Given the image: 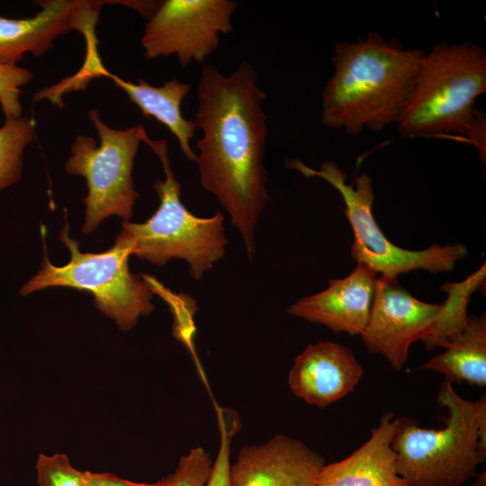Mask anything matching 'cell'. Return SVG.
<instances>
[{"mask_svg": "<svg viewBox=\"0 0 486 486\" xmlns=\"http://www.w3.org/2000/svg\"><path fill=\"white\" fill-rule=\"evenodd\" d=\"M196 94L194 122L202 131L196 141L201 184L230 214L253 259L257 223L270 200L264 166L267 125L262 102L266 94L247 61L230 75L203 66Z\"/></svg>", "mask_w": 486, "mask_h": 486, "instance_id": "6da1fadb", "label": "cell"}, {"mask_svg": "<svg viewBox=\"0 0 486 486\" xmlns=\"http://www.w3.org/2000/svg\"><path fill=\"white\" fill-rule=\"evenodd\" d=\"M424 55L375 32L338 43L334 73L321 94V122L350 135L398 124Z\"/></svg>", "mask_w": 486, "mask_h": 486, "instance_id": "7a4b0ae2", "label": "cell"}, {"mask_svg": "<svg viewBox=\"0 0 486 486\" xmlns=\"http://www.w3.org/2000/svg\"><path fill=\"white\" fill-rule=\"evenodd\" d=\"M437 402L448 411L444 428H424L400 417L392 438L396 469L408 486H462L486 458V397L467 400L445 379Z\"/></svg>", "mask_w": 486, "mask_h": 486, "instance_id": "3957f363", "label": "cell"}, {"mask_svg": "<svg viewBox=\"0 0 486 486\" xmlns=\"http://www.w3.org/2000/svg\"><path fill=\"white\" fill-rule=\"evenodd\" d=\"M139 128L140 140L158 158L165 180L153 184L160 201L156 212L143 223L124 220L122 231L130 242L132 255L156 266L183 259L191 277L201 280L225 255L229 240L224 216L217 212L211 217H197L185 208L180 198L181 184L168 158L167 140H151L142 125Z\"/></svg>", "mask_w": 486, "mask_h": 486, "instance_id": "277c9868", "label": "cell"}, {"mask_svg": "<svg viewBox=\"0 0 486 486\" xmlns=\"http://www.w3.org/2000/svg\"><path fill=\"white\" fill-rule=\"evenodd\" d=\"M485 91V50L470 41L437 43L422 58L398 130L405 136H464Z\"/></svg>", "mask_w": 486, "mask_h": 486, "instance_id": "5b68a950", "label": "cell"}, {"mask_svg": "<svg viewBox=\"0 0 486 486\" xmlns=\"http://www.w3.org/2000/svg\"><path fill=\"white\" fill-rule=\"evenodd\" d=\"M60 240L70 252V261L57 266L45 256L41 269L20 290L22 295L50 286L88 292L94 297L95 307L123 331L131 329L139 317L154 310L151 287L129 269L131 245L122 231L114 245L101 253L81 252L78 242L68 236V225L60 232Z\"/></svg>", "mask_w": 486, "mask_h": 486, "instance_id": "8992f818", "label": "cell"}, {"mask_svg": "<svg viewBox=\"0 0 486 486\" xmlns=\"http://www.w3.org/2000/svg\"><path fill=\"white\" fill-rule=\"evenodd\" d=\"M286 166L301 172L305 177L318 176L331 184L342 196L346 217L353 234L351 256L382 276L397 277L403 273L421 269L433 274L449 272L457 261L467 256L462 243L439 246L434 244L422 250L400 248L387 238L373 213L375 198L373 181L366 173L346 184V175L334 162H323L312 169L301 160L292 158Z\"/></svg>", "mask_w": 486, "mask_h": 486, "instance_id": "52a82bcc", "label": "cell"}, {"mask_svg": "<svg viewBox=\"0 0 486 486\" xmlns=\"http://www.w3.org/2000/svg\"><path fill=\"white\" fill-rule=\"evenodd\" d=\"M100 139L78 135L71 145V156L65 170L86 180L88 194L83 199L86 206L83 232L89 233L111 215L125 220L132 216L139 197L135 190L132 169L140 138L139 125L114 130L104 123L96 109L88 112Z\"/></svg>", "mask_w": 486, "mask_h": 486, "instance_id": "ba28073f", "label": "cell"}, {"mask_svg": "<svg viewBox=\"0 0 486 486\" xmlns=\"http://www.w3.org/2000/svg\"><path fill=\"white\" fill-rule=\"evenodd\" d=\"M235 0H166L148 19L140 39L147 59L176 56L182 68L202 63L232 32Z\"/></svg>", "mask_w": 486, "mask_h": 486, "instance_id": "9c48e42d", "label": "cell"}, {"mask_svg": "<svg viewBox=\"0 0 486 486\" xmlns=\"http://www.w3.org/2000/svg\"><path fill=\"white\" fill-rule=\"evenodd\" d=\"M442 306L417 299L400 285L397 277L379 275L361 339L369 352L382 356L400 371L410 346L431 334Z\"/></svg>", "mask_w": 486, "mask_h": 486, "instance_id": "30bf717a", "label": "cell"}, {"mask_svg": "<svg viewBox=\"0 0 486 486\" xmlns=\"http://www.w3.org/2000/svg\"><path fill=\"white\" fill-rule=\"evenodd\" d=\"M35 16L7 19L0 16V64L17 65L26 52L40 56L54 47V40L71 30L85 39L95 35L104 1L47 0Z\"/></svg>", "mask_w": 486, "mask_h": 486, "instance_id": "8fae6325", "label": "cell"}, {"mask_svg": "<svg viewBox=\"0 0 486 486\" xmlns=\"http://www.w3.org/2000/svg\"><path fill=\"white\" fill-rule=\"evenodd\" d=\"M324 457L303 442L276 435L242 447L230 466V486H317Z\"/></svg>", "mask_w": 486, "mask_h": 486, "instance_id": "7c38bea8", "label": "cell"}, {"mask_svg": "<svg viewBox=\"0 0 486 486\" xmlns=\"http://www.w3.org/2000/svg\"><path fill=\"white\" fill-rule=\"evenodd\" d=\"M378 274L363 264L346 277L328 282L315 294L296 301L287 312L334 333L360 336L371 313Z\"/></svg>", "mask_w": 486, "mask_h": 486, "instance_id": "4fadbf2b", "label": "cell"}, {"mask_svg": "<svg viewBox=\"0 0 486 486\" xmlns=\"http://www.w3.org/2000/svg\"><path fill=\"white\" fill-rule=\"evenodd\" d=\"M364 369L353 351L331 341L310 344L294 359L288 383L297 397L323 409L352 392Z\"/></svg>", "mask_w": 486, "mask_h": 486, "instance_id": "5bb4252c", "label": "cell"}, {"mask_svg": "<svg viewBox=\"0 0 486 486\" xmlns=\"http://www.w3.org/2000/svg\"><path fill=\"white\" fill-rule=\"evenodd\" d=\"M99 76L112 79L114 85L123 90L130 101L140 108L143 116L152 117L164 124L176 138L186 158L196 162L197 155L190 145V140L197 127L194 120L185 119L181 111L182 101L190 92L189 84L176 78L165 82L162 86H153L142 78H139L137 83L124 80L108 71L99 55L86 58L83 68L76 74L83 86L92 78Z\"/></svg>", "mask_w": 486, "mask_h": 486, "instance_id": "9a60e30c", "label": "cell"}, {"mask_svg": "<svg viewBox=\"0 0 486 486\" xmlns=\"http://www.w3.org/2000/svg\"><path fill=\"white\" fill-rule=\"evenodd\" d=\"M398 418L385 412L370 438L347 457L324 464L317 486H408L396 469L392 447Z\"/></svg>", "mask_w": 486, "mask_h": 486, "instance_id": "2e32d148", "label": "cell"}, {"mask_svg": "<svg viewBox=\"0 0 486 486\" xmlns=\"http://www.w3.org/2000/svg\"><path fill=\"white\" fill-rule=\"evenodd\" d=\"M446 350L420 367L445 375L450 382L486 386V316L469 315L465 328L443 346Z\"/></svg>", "mask_w": 486, "mask_h": 486, "instance_id": "e0dca14e", "label": "cell"}, {"mask_svg": "<svg viewBox=\"0 0 486 486\" xmlns=\"http://www.w3.org/2000/svg\"><path fill=\"white\" fill-rule=\"evenodd\" d=\"M485 265H482L463 282L445 284L441 286L447 298L443 303L431 334L422 340L427 350L443 347L452 337L465 328L471 295L485 284Z\"/></svg>", "mask_w": 486, "mask_h": 486, "instance_id": "ac0fdd59", "label": "cell"}, {"mask_svg": "<svg viewBox=\"0 0 486 486\" xmlns=\"http://www.w3.org/2000/svg\"><path fill=\"white\" fill-rule=\"evenodd\" d=\"M34 138L32 119L27 116L5 118L0 128V191L20 179L24 148Z\"/></svg>", "mask_w": 486, "mask_h": 486, "instance_id": "d6986e66", "label": "cell"}, {"mask_svg": "<svg viewBox=\"0 0 486 486\" xmlns=\"http://www.w3.org/2000/svg\"><path fill=\"white\" fill-rule=\"evenodd\" d=\"M214 406L220 443L205 486H230L231 442L241 428V420L236 410L218 404Z\"/></svg>", "mask_w": 486, "mask_h": 486, "instance_id": "ffe728a7", "label": "cell"}, {"mask_svg": "<svg viewBox=\"0 0 486 486\" xmlns=\"http://www.w3.org/2000/svg\"><path fill=\"white\" fill-rule=\"evenodd\" d=\"M212 464L209 453L201 446L194 447L180 458L173 473L162 479L161 486H205Z\"/></svg>", "mask_w": 486, "mask_h": 486, "instance_id": "44dd1931", "label": "cell"}, {"mask_svg": "<svg viewBox=\"0 0 486 486\" xmlns=\"http://www.w3.org/2000/svg\"><path fill=\"white\" fill-rule=\"evenodd\" d=\"M33 78L27 68L0 64V104L5 118L22 117L20 88Z\"/></svg>", "mask_w": 486, "mask_h": 486, "instance_id": "7402d4cb", "label": "cell"}, {"mask_svg": "<svg viewBox=\"0 0 486 486\" xmlns=\"http://www.w3.org/2000/svg\"><path fill=\"white\" fill-rule=\"evenodd\" d=\"M36 470L40 486H83L82 473L64 454H40Z\"/></svg>", "mask_w": 486, "mask_h": 486, "instance_id": "603a6c76", "label": "cell"}, {"mask_svg": "<svg viewBox=\"0 0 486 486\" xmlns=\"http://www.w3.org/2000/svg\"><path fill=\"white\" fill-rule=\"evenodd\" d=\"M83 486H161L162 480L154 483L134 482L112 473L83 472Z\"/></svg>", "mask_w": 486, "mask_h": 486, "instance_id": "cb8c5ba5", "label": "cell"}, {"mask_svg": "<svg viewBox=\"0 0 486 486\" xmlns=\"http://www.w3.org/2000/svg\"><path fill=\"white\" fill-rule=\"evenodd\" d=\"M485 129V114L482 111L477 108L474 119L464 136L467 138L468 142L478 149L479 157L483 164H485L486 157Z\"/></svg>", "mask_w": 486, "mask_h": 486, "instance_id": "d4e9b609", "label": "cell"}, {"mask_svg": "<svg viewBox=\"0 0 486 486\" xmlns=\"http://www.w3.org/2000/svg\"><path fill=\"white\" fill-rule=\"evenodd\" d=\"M473 486H485V473H481L477 476L475 483Z\"/></svg>", "mask_w": 486, "mask_h": 486, "instance_id": "484cf974", "label": "cell"}]
</instances>
